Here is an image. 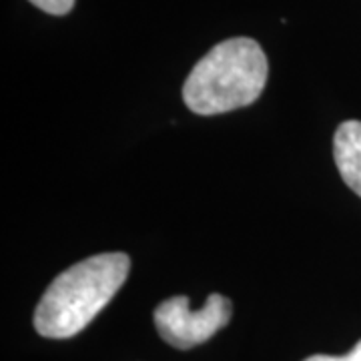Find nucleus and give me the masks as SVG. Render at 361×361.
Masks as SVG:
<instances>
[{
  "mask_svg": "<svg viewBox=\"0 0 361 361\" xmlns=\"http://www.w3.org/2000/svg\"><path fill=\"white\" fill-rule=\"evenodd\" d=\"M130 259L101 253L63 271L40 297L35 327L42 337L68 339L80 334L127 281Z\"/></svg>",
  "mask_w": 361,
  "mask_h": 361,
  "instance_id": "1",
  "label": "nucleus"
},
{
  "mask_svg": "<svg viewBox=\"0 0 361 361\" xmlns=\"http://www.w3.org/2000/svg\"><path fill=\"white\" fill-rule=\"evenodd\" d=\"M267 77L269 63L257 40L227 39L193 66L183 85V99L197 115L229 113L255 103Z\"/></svg>",
  "mask_w": 361,
  "mask_h": 361,
  "instance_id": "2",
  "label": "nucleus"
},
{
  "mask_svg": "<svg viewBox=\"0 0 361 361\" xmlns=\"http://www.w3.org/2000/svg\"><path fill=\"white\" fill-rule=\"evenodd\" d=\"M231 301L213 293L199 311H191L187 297H171L157 307L153 319L163 341L177 349H191L215 336L231 322Z\"/></svg>",
  "mask_w": 361,
  "mask_h": 361,
  "instance_id": "3",
  "label": "nucleus"
},
{
  "mask_svg": "<svg viewBox=\"0 0 361 361\" xmlns=\"http://www.w3.org/2000/svg\"><path fill=\"white\" fill-rule=\"evenodd\" d=\"M334 159L341 179L361 197V121H345L337 127Z\"/></svg>",
  "mask_w": 361,
  "mask_h": 361,
  "instance_id": "4",
  "label": "nucleus"
},
{
  "mask_svg": "<svg viewBox=\"0 0 361 361\" xmlns=\"http://www.w3.org/2000/svg\"><path fill=\"white\" fill-rule=\"evenodd\" d=\"M35 6H39L40 11L49 14H56V16H63V14L71 13L73 6H75V0H30Z\"/></svg>",
  "mask_w": 361,
  "mask_h": 361,
  "instance_id": "5",
  "label": "nucleus"
},
{
  "mask_svg": "<svg viewBox=\"0 0 361 361\" xmlns=\"http://www.w3.org/2000/svg\"><path fill=\"white\" fill-rule=\"evenodd\" d=\"M303 361H361V341H357V345L345 355H311Z\"/></svg>",
  "mask_w": 361,
  "mask_h": 361,
  "instance_id": "6",
  "label": "nucleus"
}]
</instances>
